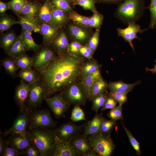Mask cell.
<instances>
[{
  "instance_id": "obj_1",
  "label": "cell",
  "mask_w": 156,
  "mask_h": 156,
  "mask_svg": "<svg viewBox=\"0 0 156 156\" xmlns=\"http://www.w3.org/2000/svg\"><path fill=\"white\" fill-rule=\"evenodd\" d=\"M83 58L68 53L57 55L43 70L38 78L44 86L47 98L75 81L81 74Z\"/></svg>"
},
{
  "instance_id": "obj_2",
  "label": "cell",
  "mask_w": 156,
  "mask_h": 156,
  "mask_svg": "<svg viewBox=\"0 0 156 156\" xmlns=\"http://www.w3.org/2000/svg\"><path fill=\"white\" fill-rule=\"evenodd\" d=\"M55 129H27L32 145L40 152L41 156H52L55 150L56 135Z\"/></svg>"
},
{
  "instance_id": "obj_3",
  "label": "cell",
  "mask_w": 156,
  "mask_h": 156,
  "mask_svg": "<svg viewBox=\"0 0 156 156\" xmlns=\"http://www.w3.org/2000/svg\"><path fill=\"white\" fill-rule=\"evenodd\" d=\"M146 8L144 0H125L118 5L114 17L125 25L139 21Z\"/></svg>"
},
{
  "instance_id": "obj_4",
  "label": "cell",
  "mask_w": 156,
  "mask_h": 156,
  "mask_svg": "<svg viewBox=\"0 0 156 156\" xmlns=\"http://www.w3.org/2000/svg\"><path fill=\"white\" fill-rule=\"evenodd\" d=\"M92 148L98 156H111L116 145L110 135L99 133L88 136Z\"/></svg>"
},
{
  "instance_id": "obj_5",
  "label": "cell",
  "mask_w": 156,
  "mask_h": 156,
  "mask_svg": "<svg viewBox=\"0 0 156 156\" xmlns=\"http://www.w3.org/2000/svg\"><path fill=\"white\" fill-rule=\"evenodd\" d=\"M29 111L28 129H55L57 127V122L53 119L50 112L48 109H35Z\"/></svg>"
},
{
  "instance_id": "obj_6",
  "label": "cell",
  "mask_w": 156,
  "mask_h": 156,
  "mask_svg": "<svg viewBox=\"0 0 156 156\" xmlns=\"http://www.w3.org/2000/svg\"><path fill=\"white\" fill-rule=\"evenodd\" d=\"M60 93L70 105L84 106L88 99V96L80 83L75 81L63 89Z\"/></svg>"
},
{
  "instance_id": "obj_7",
  "label": "cell",
  "mask_w": 156,
  "mask_h": 156,
  "mask_svg": "<svg viewBox=\"0 0 156 156\" xmlns=\"http://www.w3.org/2000/svg\"><path fill=\"white\" fill-rule=\"evenodd\" d=\"M46 98V89L38 78L30 84L28 96L25 103L27 109L30 111L40 107Z\"/></svg>"
},
{
  "instance_id": "obj_8",
  "label": "cell",
  "mask_w": 156,
  "mask_h": 156,
  "mask_svg": "<svg viewBox=\"0 0 156 156\" xmlns=\"http://www.w3.org/2000/svg\"><path fill=\"white\" fill-rule=\"evenodd\" d=\"M56 53L50 45H44L34 52L32 57V68L38 72L45 68L56 56Z\"/></svg>"
},
{
  "instance_id": "obj_9",
  "label": "cell",
  "mask_w": 156,
  "mask_h": 156,
  "mask_svg": "<svg viewBox=\"0 0 156 156\" xmlns=\"http://www.w3.org/2000/svg\"><path fill=\"white\" fill-rule=\"evenodd\" d=\"M74 122L64 123L54 129L56 136L60 140L70 142L73 138L83 131L85 123L81 125Z\"/></svg>"
},
{
  "instance_id": "obj_10",
  "label": "cell",
  "mask_w": 156,
  "mask_h": 156,
  "mask_svg": "<svg viewBox=\"0 0 156 156\" xmlns=\"http://www.w3.org/2000/svg\"><path fill=\"white\" fill-rule=\"evenodd\" d=\"M45 101L56 118L66 117L65 112L70 105L65 101L60 93L47 98Z\"/></svg>"
},
{
  "instance_id": "obj_11",
  "label": "cell",
  "mask_w": 156,
  "mask_h": 156,
  "mask_svg": "<svg viewBox=\"0 0 156 156\" xmlns=\"http://www.w3.org/2000/svg\"><path fill=\"white\" fill-rule=\"evenodd\" d=\"M128 26L125 28H117L116 29L118 36L121 37L126 42H128L132 48L134 49V47L132 44L133 40L135 39H141L137 35L138 33L141 34L148 30L146 28L141 29V27L139 25L133 22L129 23Z\"/></svg>"
},
{
  "instance_id": "obj_12",
  "label": "cell",
  "mask_w": 156,
  "mask_h": 156,
  "mask_svg": "<svg viewBox=\"0 0 156 156\" xmlns=\"http://www.w3.org/2000/svg\"><path fill=\"white\" fill-rule=\"evenodd\" d=\"M29 112L26 109L19 112L15 119L12 126L4 132L5 138L14 133H26L27 132L29 122Z\"/></svg>"
},
{
  "instance_id": "obj_13",
  "label": "cell",
  "mask_w": 156,
  "mask_h": 156,
  "mask_svg": "<svg viewBox=\"0 0 156 156\" xmlns=\"http://www.w3.org/2000/svg\"><path fill=\"white\" fill-rule=\"evenodd\" d=\"M6 142L8 145L23 153L25 148L32 144L31 138L28 132L14 133L10 135Z\"/></svg>"
},
{
  "instance_id": "obj_14",
  "label": "cell",
  "mask_w": 156,
  "mask_h": 156,
  "mask_svg": "<svg viewBox=\"0 0 156 156\" xmlns=\"http://www.w3.org/2000/svg\"><path fill=\"white\" fill-rule=\"evenodd\" d=\"M30 84L21 80L20 84L16 88L14 99L19 112L27 109L25 103L28 96Z\"/></svg>"
},
{
  "instance_id": "obj_15",
  "label": "cell",
  "mask_w": 156,
  "mask_h": 156,
  "mask_svg": "<svg viewBox=\"0 0 156 156\" xmlns=\"http://www.w3.org/2000/svg\"><path fill=\"white\" fill-rule=\"evenodd\" d=\"M56 145L52 156H81L69 142L55 137Z\"/></svg>"
},
{
  "instance_id": "obj_16",
  "label": "cell",
  "mask_w": 156,
  "mask_h": 156,
  "mask_svg": "<svg viewBox=\"0 0 156 156\" xmlns=\"http://www.w3.org/2000/svg\"><path fill=\"white\" fill-rule=\"evenodd\" d=\"M69 44L65 33L61 29L49 45L57 55H60L67 53Z\"/></svg>"
},
{
  "instance_id": "obj_17",
  "label": "cell",
  "mask_w": 156,
  "mask_h": 156,
  "mask_svg": "<svg viewBox=\"0 0 156 156\" xmlns=\"http://www.w3.org/2000/svg\"><path fill=\"white\" fill-rule=\"evenodd\" d=\"M61 29V27L50 23L42 24L40 28V33L42 36V44L49 45Z\"/></svg>"
},
{
  "instance_id": "obj_18",
  "label": "cell",
  "mask_w": 156,
  "mask_h": 156,
  "mask_svg": "<svg viewBox=\"0 0 156 156\" xmlns=\"http://www.w3.org/2000/svg\"><path fill=\"white\" fill-rule=\"evenodd\" d=\"M104 118L101 114H96L90 120L85 123L83 135L87 136L100 133L102 122Z\"/></svg>"
},
{
  "instance_id": "obj_19",
  "label": "cell",
  "mask_w": 156,
  "mask_h": 156,
  "mask_svg": "<svg viewBox=\"0 0 156 156\" xmlns=\"http://www.w3.org/2000/svg\"><path fill=\"white\" fill-rule=\"evenodd\" d=\"M84 26L77 24H71L68 27V31L72 37L80 43L87 40L90 37L91 33L89 30Z\"/></svg>"
},
{
  "instance_id": "obj_20",
  "label": "cell",
  "mask_w": 156,
  "mask_h": 156,
  "mask_svg": "<svg viewBox=\"0 0 156 156\" xmlns=\"http://www.w3.org/2000/svg\"><path fill=\"white\" fill-rule=\"evenodd\" d=\"M69 142L81 156H85L92 149L88 137L85 136L81 133L77 135Z\"/></svg>"
},
{
  "instance_id": "obj_21",
  "label": "cell",
  "mask_w": 156,
  "mask_h": 156,
  "mask_svg": "<svg viewBox=\"0 0 156 156\" xmlns=\"http://www.w3.org/2000/svg\"><path fill=\"white\" fill-rule=\"evenodd\" d=\"M53 7L47 0L42 3L35 19L41 24L50 23L52 17Z\"/></svg>"
},
{
  "instance_id": "obj_22",
  "label": "cell",
  "mask_w": 156,
  "mask_h": 156,
  "mask_svg": "<svg viewBox=\"0 0 156 156\" xmlns=\"http://www.w3.org/2000/svg\"><path fill=\"white\" fill-rule=\"evenodd\" d=\"M42 3L39 2L27 1L21 10L19 15L27 18H35L41 8Z\"/></svg>"
},
{
  "instance_id": "obj_23",
  "label": "cell",
  "mask_w": 156,
  "mask_h": 156,
  "mask_svg": "<svg viewBox=\"0 0 156 156\" xmlns=\"http://www.w3.org/2000/svg\"><path fill=\"white\" fill-rule=\"evenodd\" d=\"M18 36L15 31L11 30L2 34L0 38V47L6 54L15 42Z\"/></svg>"
},
{
  "instance_id": "obj_24",
  "label": "cell",
  "mask_w": 156,
  "mask_h": 156,
  "mask_svg": "<svg viewBox=\"0 0 156 156\" xmlns=\"http://www.w3.org/2000/svg\"><path fill=\"white\" fill-rule=\"evenodd\" d=\"M101 77L100 69L92 73L82 76L80 83L86 92L88 99L90 90L94 83Z\"/></svg>"
},
{
  "instance_id": "obj_25",
  "label": "cell",
  "mask_w": 156,
  "mask_h": 156,
  "mask_svg": "<svg viewBox=\"0 0 156 156\" xmlns=\"http://www.w3.org/2000/svg\"><path fill=\"white\" fill-rule=\"evenodd\" d=\"M141 81L138 80L132 84H128L121 80L116 82H111L109 84L108 89L111 92L116 91L129 93L132 91L134 87L140 84Z\"/></svg>"
},
{
  "instance_id": "obj_26",
  "label": "cell",
  "mask_w": 156,
  "mask_h": 156,
  "mask_svg": "<svg viewBox=\"0 0 156 156\" xmlns=\"http://www.w3.org/2000/svg\"><path fill=\"white\" fill-rule=\"evenodd\" d=\"M17 16L18 24L21 26L22 29L31 32L39 33L41 24L35 18H27L19 15Z\"/></svg>"
},
{
  "instance_id": "obj_27",
  "label": "cell",
  "mask_w": 156,
  "mask_h": 156,
  "mask_svg": "<svg viewBox=\"0 0 156 156\" xmlns=\"http://www.w3.org/2000/svg\"><path fill=\"white\" fill-rule=\"evenodd\" d=\"M27 51L21 34L18 36L17 39L6 54L7 56L16 58L25 54Z\"/></svg>"
},
{
  "instance_id": "obj_28",
  "label": "cell",
  "mask_w": 156,
  "mask_h": 156,
  "mask_svg": "<svg viewBox=\"0 0 156 156\" xmlns=\"http://www.w3.org/2000/svg\"><path fill=\"white\" fill-rule=\"evenodd\" d=\"M1 65L3 66L7 73L12 78L17 77V71L19 68L14 58L7 56L1 60Z\"/></svg>"
},
{
  "instance_id": "obj_29",
  "label": "cell",
  "mask_w": 156,
  "mask_h": 156,
  "mask_svg": "<svg viewBox=\"0 0 156 156\" xmlns=\"http://www.w3.org/2000/svg\"><path fill=\"white\" fill-rule=\"evenodd\" d=\"M66 14L62 10L53 7L50 23L62 28L70 20Z\"/></svg>"
},
{
  "instance_id": "obj_30",
  "label": "cell",
  "mask_w": 156,
  "mask_h": 156,
  "mask_svg": "<svg viewBox=\"0 0 156 156\" xmlns=\"http://www.w3.org/2000/svg\"><path fill=\"white\" fill-rule=\"evenodd\" d=\"M109 84L102 77L96 81L92 86L90 91L88 100L91 101L96 95L107 92Z\"/></svg>"
},
{
  "instance_id": "obj_31",
  "label": "cell",
  "mask_w": 156,
  "mask_h": 156,
  "mask_svg": "<svg viewBox=\"0 0 156 156\" xmlns=\"http://www.w3.org/2000/svg\"><path fill=\"white\" fill-rule=\"evenodd\" d=\"M17 77L25 82L31 84L38 78V73L33 68L21 69L18 72Z\"/></svg>"
},
{
  "instance_id": "obj_32",
  "label": "cell",
  "mask_w": 156,
  "mask_h": 156,
  "mask_svg": "<svg viewBox=\"0 0 156 156\" xmlns=\"http://www.w3.org/2000/svg\"><path fill=\"white\" fill-rule=\"evenodd\" d=\"M20 34L27 51L34 52L41 46L42 44H38L34 41L31 36L32 32L22 28Z\"/></svg>"
},
{
  "instance_id": "obj_33",
  "label": "cell",
  "mask_w": 156,
  "mask_h": 156,
  "mask_svg": "<svg viewBox=\"0 0 156 156\" xmlns=\"http://www.w3.org/2000/svg\"><path fill=\"white\" fill-rule=\"evenodd\" d=\"M18 21H16L11 16L5 14L0 16V33L10 29L14 25L18 24Z\"/></svg>"
},
{
  "instance_id": "obj_34",
  "label": "cell",
  "mask_w": 156,
  "mask_h": 156,
  "mask_svg": "<svg viewBox=\"0 0 156 156\" xmlns=\"http://www.w3.org/2000/svg\"><path fill=\"white\" fill-rule=\"evenodd\" d=\"M14 58L19 69L21 70L32 68V58L26 53Z\"/></svg>"
},
{
  "instance_id": "obj_35",
  "label": "cell",
  "mask_w": 156,
  "mask_h": 156,
  "mask_svg": "<svg viewBox=\"0 0 156 156\" xmlns=\"http://www.w3.org/2000/svg\"><path fill=\"white\" fill-rule=\"evenodd\" d=\"M70 19L76 24L85 27H89L90 17L79 14L73 11L68 13Z\"/></svg>"
},
{
  "instance_id": "obj_36",
  "label": "cell",
  "mask_w": 156,
  "mask_h": 156,
  "mask_svg": "<svg viewBox=\"0 0 156 156\" xmlns=\"http://www.w3.org/2000/svg\"><path fill=\"white\" fill-rule=\"evenodd\" d=\"M100 65L94 60L89 61L83 63L82 66L81 74L82 76L92 73L99 69Z\"/></svg>"
},
{
  "instance_id": "obj_37",
  "label": "cell",
  "mask_w": 156,
  "mask_h": 156,
  "mask_svg": "<svg viewBox=\"0 0 156 156\" xmlns=\"http://www.w3.org/2000/svg\"><path fill=\"white\" fill-rule=\"evenodd\" d=\"M54 8L62 10L66 13L73 11L69 0H47Z\"/></svg>"
},
{
  "instance_id": "obj_38",
  "label": "cell",
  "mask_w": 156,
  "mask_h": 156,
  "mask_svg": "<svg viewBox=\"0 0 156 156\" xmlns=\"http://www.w3.org/2000/svg\"><path fill=\"white\" fill-rule=\"evenodd\" d=\"M107 92L98 94L92 99V109L97 113L99 109L103 105L107 96Z\"/></svg>"
},
{
  "instance_id": "obj_39",
  "label": "cell",
  "mask_w": 156,
  "mask_h": 156,
  "mask_svg": "<svg viewBox=\"0 0 156 156\" xmlns=\"http://www.w3.org/2000/svg\"><path fill=\"white\" fill-rule=\"evenodd\" d=\"M104 17L103 15L97 11L93 12L90 17L89 27L99 29L103 23Z\"/></svg>"
},
{
  "instance_id": "obj_40",
  "label": "cell",
  "mask_w": 156,
  "mask_h": 156,
  "mask_svg": "<svg viewBox=\"0 0 156 156\" xmlns=\"http://www.w3.org/2000/svg\"><path fill=\"white\" fill-rule=\"evenodd\" d=\"M27 1V0H11L9 1V9L17 16Z\"/></svg>"
},
{
  "instance_id": "obj_41",
  "label": "cell",
  "mask_w": 156,
  "mask_h": 156,
  "mask_svg": "<svg viewBox=\"0 0 156 156\" xmlns=\"http://www.w3.org/2000/svg\"><path fill=\"white\" fill-rule=\"evenodd\" d=\"M70 118L73 122L82 120L87 121L83 110L79 105H75L72 110Z\"/></svg>"
},
{
  "instance_id": "obj_42",
  "label": "cell",
  "mask_w": 156,
  "mask_h": 156,
  "mask_svg": "<svg viewBox=\"0 0 156 156\" xmlns=\"http://www.w3.org/2000/svg\"><path fill=\"white\" fill-rule=\"evenodd\" d=\"M117 120L104 118L102 122L100 133L110 135L116 125Z\"/></svg>"
},
{
  "instance_id": "obj_43",
  "label": "cell",
  "mask_w": 156,
  "mask_h": 156,
  "mask_svg": "<svg viewBox=\"0 0 156 156\" xmlns=\"http://www.w3.org/2000/svg\"><path fill=\"white\" fill-rule=\"evenodd\" d=\"M146 8L150 11L151 19L149 27L152 29L156 28V0H151V3Z\"/></svg>"
},
{
  "instance_id": "obj_44",
  "label": "cell",
  "mask_w": 156,
  "mask_h": 156,
  "mask_svg": "<svg viewBox=\"0 0 156 156\" xmlns=\"http://www.w3.org/2000/svg\"><path fill=\"white\" fill-rule=\"evenodd\" d=\"M107 116L108 118L113 120H122L123 115L122 113V106L118 105L111 109L107 113Z\"/></svg>"
},
{
  "instance_id": "obj_45",
  "label": "cell",
  "mask_w": 156,
  "mask_h": 156,
  "mask_svg": "<svg viewBox=\"0 0 156 156\" xmlns=\"http://www.w3.org/2000/svg\"><path fill=\"white\" fill-rule=\"evenodd\" d=\"M96 0H77L73 5H79L85 10H89L93 12L96 11L95 4Z\"/></svg>"
},
{
  "instance_id": "obj_46",
  "label": "cell",
  "mask_w": 156,
  "mask_h": 156,
  "mask_svg": "<svg viewBox=\"0 0 156 156\" xmlns=\"http://www.w3.org/2000/svg\"><path fill=\"white\" fill-rule=\"evenodd\" d=\"M128 93L116 91H110L107 94L108 96H111L115 99L119 103V105L122 106L127 101Z\"/></svg>"
},
{
  "instance_id": "obj_47",
  "label": "cell",
  "mask_w": 156,
  "mask_h": 156,
  "mask_svg": "<svg viewBox=\"0 0 156 156\" xmlns=\"http://www.w3.org/2000/svg\"><path fill=\"white\" fill-rule=\"evenodd\" d=\"M122 124L123 127L128 138L130 142L133 147L135 151L137 154L138 155H140L141 154L142 152L140 149L139 142L133 136L131 131L125 127L124 124Z\"/></svg>"
},
{
  "instance_id": "obj_48",
  "label": "cell",
  "mask_w": 156,
  "mask_h": 156,
  "mask_svg": "<svg viewBox=\"0 0 156 156\" xmlns=\"http://www.w3.org/2000/svg\"><path fill=\"white\" fill-rule=\"evenodd\" d=\"M82 46L81 43L78 41H73L69 44L67 52L74 56L81 57L79 50Z\"/></svg>"
},
{
  "instance_id": "obj_49",
  "label": "cell",
  "mask_w": 156,
  "mask_h": 156,
  "mask_svg": "<svg viewBox=\"0 0 156 156\" xmlns=\"http://www.w3.org/2000/svg\"><path fill=\"white\" fill-rule=\"evenodd\" d=\"M100 31L99 29H96L93 35L90 38L88 41V45L93 51L96 49L98 45Z\"/></svg>"
},
{
  "instance_id": "obj_50",
  "label": "cell",
  "mask_w": 156,
  "mask_h": 156,
  "mask_svg": "<svg viewBox=\"0 0 156 156\" xmlns=\"http://www.w3.org/2000/svg\"><path fill=\"white\" fill-rule=\"evenodd\" d=\"M118 103V101L114 98L107 95L100 110L101 112H103L107 109H112L117 106Z\"/></svg>"
},
{
  "instance_id": "obj_51",
  "label": "cell",
  "mask_w": 156,
  "mask_h": 156,
  "mask_svg": "<svg viewBox=\"0 0 156 156\" xmlns=\"http://www.w3.org/2000/svg\"><path fill=\"white\" fill-rule=\"evenodd\" d=\"M23 154L26 156H41L39 149L32 144L29 145L25 148Z\"/></svg>"
},
{
  "instance_id": "obj_52",
  "label": "cell",
  "mask_w": 156,
  "mask_h": 156,
  "mask_svg": "<svg viewBox=\"0 0 156 156\" xmlns=\"http://www.w3.org/2000/svg\"><path fill=\"white\" fill-rule=\"evenodd\" d=\"M23 153L11 147L7 146L0 154L1 156H18Z\"/></svg>"
},
{
  "instance_id": "obj_53",
  "label": "cell",
  "mask_w": 156,
  "mask_h": 156,
  "mask_svg": "<svg viewBox=\"0 0 156 156\" xmlns=\"http://www.w3.org/2000/svg\"><path fill=\"white\" fill-rule=\"evenodd\" d=\"M93 52V51L88 45H82L79 50L81 55L89 60L92 58Z\"/></svg>"
},
{
  "instance_id": "obj_54",
  "label": "cell",
  "mask_w": 156,
  "mask_h": 156,
  "mask_svg": "<svg viewBox=\"0 0 156 156\" xmlns=\"http://www.w3.org/2000/svg\"><path fill=\"white\" fill-rule=\"evenodd\" d=\"M9 9V2H4L0 0V15L5 14L6 11Z\"/></svg>"
},
{
  "instance_id": "obj_55",
  "label": "cell",
  "mask_w": 156,
  "mask_h": 156,
  "mask_svg": "<svg viewBox=\"0 0 156 156\" xmlns=\"http://www.w3.org/2000/svg\"><path fill=\"white\" fill-rule=\"evenodd\" d=\"M4 132L0 131V154L2 153L4 149L8 146L7 144L6 140L3 138Z\"/></svg>"
},
{
  "instance_id": "obj_56",
  "label": "cell",
  "mask_w": 156,
  "mask_h": 156,
  "mask_svg": "<svg viewBox=\"0 0 156 156\" xmlns=\"http://www.w3.org/2000/svg\"><path fill=\"white\" fill-rule=\"evenodd\" d=\"M96 3L107 4H116L118 5L125 0H96Z\"/></svg>"
},
{
  "instance_id": "obj_57",
  "label": "cell",
  "mask_w": 156,
  "mask_h": 156,
  "mask_svg": "<svg viewBox=\"0 0 156 156\" xmlns=\"http://www.w3.org/2000/svg\"><path fill=\"white\" fill-rule=\"evenodd\" d=\"M155 61L156 63V60H155ZM154 68H149L147 67H146L145 68L146 71L147 72H151L154 74L156 73V64L155 65H154Z\"/></svg>"
},
{
  "instance_id": "obj_58",
  "label": "cell",
  "mask_w": 156,
  "mask_h": 156,
  "mask_svg": "<svg viewBox=\"0 0 156 156\" xmlns=\"http://www.w3.org/2000/svg\"><path fill=\"white\" fill-rule=\"evenodd\" d=\"M85 156H98L96 151L92 149Z\"/></svg>"
},
{
  "instance_id": "obj_59",
  "label": "cell",
  "mask_w": 156,
  "mask_h": 156,
  "mask_svg": "<svg viewBox=\"0 0 156 156\" xmlns=\"http://www.w3.org/2000/svg\"><path fill=\"white\" fill-rule=\"evenodd\" d=\"M47 0H27V1L34 2L37 1L43 3Z\"/></svg>"
},
{
  "instance_id": "obj_60",
  "label": "cell",
  "mask_w": 156,
  "mask_h": 156,
  "mask_svg": "<svg viewBox=\"0 0 156 156\" xmlns=\"http://www.w3.org/2000/svg\"><path fill=\"white\" fill-rule=\"evenodd\" d=\"M70 2L73 3V5L77 0H69Z\"/></svg>"
}]
</instances>
